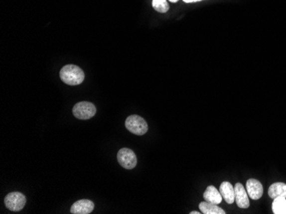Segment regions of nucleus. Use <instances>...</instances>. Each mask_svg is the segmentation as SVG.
Here are the masks:
<instances>
[{
	"label": "nucleus",
	"mask_w": 286,
	"mask_h": 214,
	"mask_svg": "<svg viewBox=\"0 0 286 214\" xmlns=\"http://www.w3.org/2000/svg\"><path fill=\"white\" fill-rule=\"evenodd\" d=\"M62 81L69 85H78L82 84L85 74L80 67L74 64H68L62 68L59 72Z\"/></svg>",
	"instance_id": "nucleus-1"
},
{
	"label": "nucleus",
	"mask_w": 286,
	"mask_h": 214,
	"mask_svg": "<svg viewBox=\"0 0 286 214\" xmlns=\"http://www.w3.org/2000/svg\"><path fill=\"white\" fill-rule=\"evenodd\" d=\"M125 127L131 133L138 136H143L148 131V126L146 121L137 115H131L126 119Z\"/></svg>",
	"instance_id": "nucleus-2"
},
{
	"label": "nucleus",
	"mask_w": 286,
	"mask_h": 214,
	"mask_svg": "<svg viewBox=\"0 0 286 214\" xmlns=\"http://www.w3.org/2000/svg\"><path fill=\"white\" fill-rule=\"evenodd\" d=\"M73 115L79 120H89L96 114V107L89 102H80L74 106Z\"/></svg>",
	"instance_id": "nucleus-3"
},
{
	"label": "nucleus",
	"mask_w": 286,
	"mask_h": 214,
	"mask_svg": "<svg viewBox=\"0 0 286 214\" xmlns=\"http://www.w3.org/2000/svg\"><path fill=\"white\" fill-rule=\"evenodd\" d=\"M27 199L26 196L21 192H11L5 196L4 204L6 208L12 212L21 211L24 208Z\"/></svg>",
	"instance_id": "nucleus-4"
},
{
	"label": "nucleus",
	"mask_w": 286,
	"mask_h": 214,
	"mask_svg": "<svg viewBox=\"0 0 286 214\" xmlns=\"http://www.w3.org/2000/svg\"><path fill=\"white\" fill-rule=\"evenodd\" d=\"M118 161L125 169L131 170L135 168L137 164V155L134 151L130 148H123L118 153Z\"/></svg>",
	"instance_id": "nucleus-5"
},
{
	"label": "nucleus",
	"mask_w": 286,
	"mask_h": 214,
	"mask_svg": "<svg viewBox=\"0 0 286 214\" xmlns=\"http://www.w3.org/2000/svg\"><path fill=\"white\" fill-rule=\"evenodd\" d=\"M95 203L90 200L83 199L75 202L70 208V213L73 214H89L94 211Z\"/></svg>",
	"instance_id": "nucleus-6"
},
{
	"label": "nucleus",
	"mask_w": 286,
	"mask_h": 214,
	"mask_svg": "<svg viewBox=\"0 0 286 214\" xmlns=\"http://www.w3.org/2000/svg\"><path fill=\"white\" fill-rule=\"evenodd\" d=\"M247 193L252 200H259L263 195V186L262 183L255 179L250 178L246 183Z\"/></svg>",
	"instance_id": "nucleus-7"
},
{
	"label": "nucleus",
	"mask_w": 286,
	"mask_h": 214,
	"mask_svg": "<svg viewBox=\"0 0 286 214\" xmlns=\"http://www.w3.org/2000/svg\"><path fill=\"white\" fill-rule=\"evenodd\" d=\"M235 201L237 202L238 208H248L250 207V200H249V195L245 191V188L243 184L240 183L235 185Z\"/></svg>",
	"instance_id": "nucleus-8"
},
{
	"label": "nucleus",
	"mask_w": 286,
	"mask_h": 214,
	"mask_svg": "<svg viewBox=\"0 0 286 214\" xmlns=\"http://www.w3.org/2000/svg\"><path fill=\"white\" fill-rule=\"evenodd\" d=\"M205 201L210 202L215 205H219L222 202L223 197L219 191H218L216 188L210 185L206 189L204 194H203Z\"/></svg>",
	"instance_id": "nucleus-9"
},
{
	"label": "nucleus",
	"mask_w": 286,
	"mask_h": 214,
	"mask_svg": "<svg viewBox=\"0 0 286 214\" xmlns=\"http://www.w3.org/2000/svg\"><path fill=\"white\" fill-rule=\"evenodd\" d=\"M219 192L228 204H232L235 202V190L231 183L223 182L219 188Z\"/></svg>",
	"instance_id": "nucleus-10"
},
{
	"label": "nucleus",
	"mask_w": 286,
	"mask_h": 214,
	"mask_svg": "<svg viewBox=\"0 0 286 214\" xmlns=\"http://www.w3.org/2000/svg\"><path fill=\"white\" fill-rule=\"evenodd\" d=\"M268 196L272 199H275L277 197L286 198V184L280 182L272 184L268 190Z\"/></svg>",
	"instance_id": "nucleus-11"
},
{
	"label": "nucleus",
	"mask_w": 286,
	"mask_h": 214,
	"mask_svg": "<svg viewBox=\"0 0 286 214\" xmlns=\"http://www.w3.org/2000/svg\"><path fill=\"white\" fill-rule=\"evenodd\" d=\"M201 213L204 214H225V212L218 205L210 203V202H201L199 205Z\"/></svg>",
	"instance_id": "nucleus-12"
},
{
	"label": "nucleus",
	"mask_w": 286,
	"mask_h": 214,
	"mask_svg": "<svg viewBox=\"0 0 286 214\" xmlns=\"http://www.w3.org/2000/svg\"><path fill=\"white\" fill-rule=\"evenodd\" d=\"M272 209L274 214H286V197H277L274 199Z\"/></svg>",
	"instance_id": "nucleus-13"
},
{
	"label": "nucleus",
	"mask_w": 286,
	"mask_h": 214,
	"mask_svg": "<svg viewBox=\"0 0 286 214\" xmlns=\"http://www.w3.org/2000/svg\"><path fill=\"white\" fill-rule=\"evenodd\" d=\"M152 4L153 9L159 13H166L170 9L166 0H152Z\"/></svg>",
	"instance_id": "nucleus-14"
},
{
	"label": "nucleus",
	"mask_w": 286,
	"mask_h": 214,
	"mask_svg": "<svg viewBox=\"0 0 286 214\" xmlns=\"http://www.w3.org/2000/svg\"><path fill=\"white\" fill-rule=\"evenodd\" d=\"M185 3H195V2H200V1H202V0H183Z\"/></svg>",
	"instance_id": "nucleus-15"
},
{
	"label": "nucleus",
	"mask_w": 286,
	"mask_h": 214,
	"mask_svg": "<svg viewBox=\"0 0 286 214\" xmlns=\"http://www.w3.org/2000/svg\"><path fill=\"white\" fill-rule=\"evenodd\" d=\"M169 1L171 2V3H177V2H178L179 0H169Z\"/></svg>",
	"instance_id": "nucleus-16"
},
{
	"label": "nucleus",
	"mask_w": 286,
	"mask_h": 214,
	"mask_svg": "<svg viewBox=\"0 0 286 214\" xmlns=\"http://www.w3.org/2000/svg\"><path fill=\"white\" fill-rule=\"evenodd\" d=\"M190 214H200L201 213H198V212L193 211L191 213H189Z\"/></svg>",
	"instance_id": "nucleus-17"
}]
</instances>
